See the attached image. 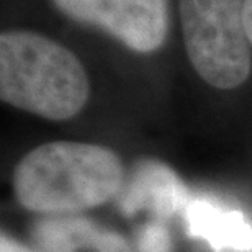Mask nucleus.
<instances>
[{"label":"nucleus","mask_w":252,"mask_h":252,"mask_svg":"<svg viewBox=\"0 0 252 252\" xmlns=\"http://www.w3.org/2000/svg\"><path fill=\"white\" fill-rule=\"evenodd\" d=\"M122 159L105 146L54 141L25 154L15 167L18 203L46 216L77 215L115 198L123 189Z\"/></svg>","instance_id":"obj_1"},{"label":"nucleus","mask_w":252,"mask_h":252,"mask_svg":"<svg viewBox=\"0 0 252 252\" xmlns=\"http://www.w3.org/2000/svg\"><path fill=\"white\" fill-rule=\"evenodd\" d=\"M90 95L80 59L56 39L32 30L0 34V98L51 122H65L84 110Z\"/></svg>","instance_id":"obj_2"},{"label":"nucleus","mask_w":252,"mask_h":252,"mask_svg":"<svg viewBox=\"0 0 252 252\" xmlns=\"http://www.w3.org/2000/svg\"><path fill=\"white\" fill-rule=\"evenodd\" d=\"M179 15L195 72L220 90L243 85L252 70L244 0H179Z\"/></svg>","instance_id":"obj_3"},{"label":"nucleus","mask_w":252,"mask_h":252,"mask_svg":"<svg viewBox=\"0 0 252 252\" xmlns=\"http://www.w3.org/2000/svg\"><path fill=\"white\" fill-rule=\"evenodd\" d=\"M63 15L110 34L131 51L149 54L169 33V0H51Z\"/></svg>","instance_id":"obj_4"},{"label":"nucleus","mask_w":252,"mask_h":252,"mask_svg":"<svg viewBox=\"0 0 252 252\" xmlns=\"http://www.w3.org/2000/svg\"><path fill=\"white\" fill-rule=\"evenodd\" d=\"M43 252H133L117 231L79 215L49 216L34 228Z\"/></svg>","instance_id":"obj_5"},{"label":"nucleus","mask_w":252,"mask_h":252,"mask_svg":"<svg viewBox=\"0 0 252 252\" xmlns=\"http://www.w3.org/2000/svg\"><path fill=\"white\" fill-rule=\"evenodd\" d=\"M189 231L208 241L215 251H252V226L239 211L221 210L208 201H193L187 211Z\"/></svg>","instance_id":"obj_6"},{"label":"nucleus","mask_w":252,"mask_h":252,"mask_svg":"<svg viewBox=\"0 0 252 252\" xmlns=\"http://www.w3.org/2000/svg\"><path fill=\"white\" fill-rule=\"evenodd\" d=\"M172 243L167 229L160 224H148L138 234V252H170Z\"/></svg>","instance_id":"obj_7"},{"label":"nucleus","mask_w":252,"mask_h":252,"mask_svg":"<svg viewBox=\"0 0 252 252\" xmlns=\"http://www.w3.org/2000/svg\"><path fill=\"white\" fill-rule=\"evenodd\" d=\"M0 252H33L32 249H28L27 246L15 241L10 236L2 234V239H0Z\"/></svg>","instance_id":"obj_8"},{"label":"nucleus","mask_w":252,"mask_h":252,"mask_svg":"<svg viewBox=\"0 0 252 252\" xmlns=\"http://www.w3.org/2000/svg\"><path fill=\"white\" fill-rule=\"evenodd\" d=\"M244 23L248 38L252 44V0H244Z\"/></svg>","instance_id":"obj_9"}]
</instances>
